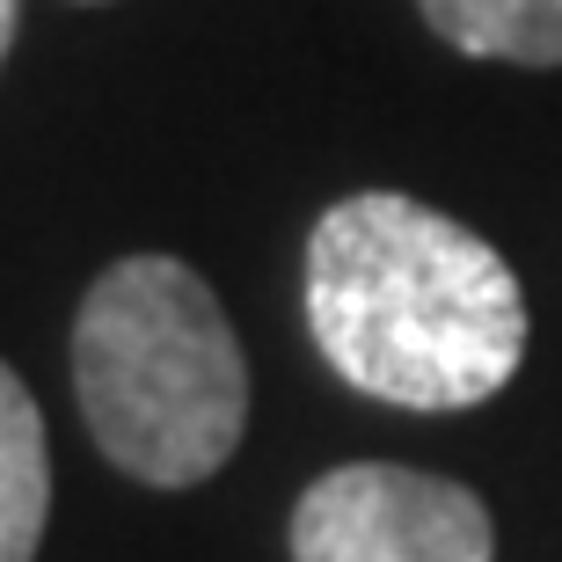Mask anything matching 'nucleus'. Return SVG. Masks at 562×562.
I'll list each match as a JSON object with an SVG mask.
<instances>
[{
  "mask_svg": "<svg viewBox=\"0 0 562 562\" xmlns=\"http://www.w3.org/2000/svg\"><path fill=\"white\" fill-rule=\"evenodd\" d=\"M307 329L358 395L475 409L519 373L526 292L475 227L402 190H358L307 234Z\"/></svg>",
  "mask_w": 562,
  "mask_h": 562,
  "instance_id": "f257e3e1",
  "label": "nucleus"
},
{
  "mask_svg": "<svg viewBox=\"0 0 562 562\" xmlns=\"http://www.w3.org/2000/svg\"><path fill=\"white\" fill-rule=\"evenodd\" d=\"M74 387L95 453L146 490H198L249 431V358L212 285L176 256H125L74 314Z\"/></svg>",
  "mask_w": 562,
  "mask_h": 562,
  "instance_id": "f03ea898",
  "label": "nucleus"
},
{
  "mask_svg": "<svg viewBox=\"0 0 562 562\" xmlns=\"http://www.w3.org/2000/svg\"><path fill=\"white\" fill-rule=\"evenodd\" d=\"M292 562H497V526L468 482L351 460L292 504Z\"/></svg>",
  "mask_w": 562,
  "mask_h": 562,
  "instance_id": "7ed1b4c3",
  "label": "nucleus"
},
{
  "mask_svg": "<svg viewBox=\"0 0 562 562\" xmlns=\"http://www.w3.org/2000/svg\"><path fill=\"white\" fill-rule=\"evenodd\" d=\"M52 519V453L44 417L15 366H0V562H37Z\"/></svg>",
  "mask_w": 562,
  "mask_h": 562,
  "instance_id": "20e7f679",
  "label": "nucleus"
},
{
  "mask_svg": "<svg viewBox=\"0 0 562 562\" xmlns=\"http://www.w3.org/2000/svg\"><path fill=\"white\" fill-rule=\"evenodd\" d=\"M417 8L468 59L562 66V0H417Z\"/></svg>",
  "mask_w": 562,
  "mask_h": 562,
  "instance_id": "39448f33",
  "label": "nucleus"
},
{
  "mask_svg": "<svg viewBox=\"0 0 562 562\" xmlns=\"http://www.w3.org/2000/svg\"><path fill=\"white\" fill-rule=\"evenodd\" d=\"M15 8L22 0H0V59H8V44H15Z\"/></svg>",
  "mask_w": 562,
  "mask_h": 562,
  "instance_id": "423d86ee",
  "label": "nucleus"
}]
</instances>
